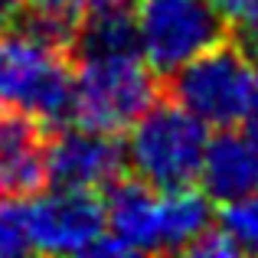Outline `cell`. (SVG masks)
<instances>
[{"label":"cell","instance_id":"cell-1","mask_svg":"<svg viewBox=\"0 0 258 258\" xmlns=\"http://www.w3.org/2000/svg\"><path fill=\"white\" fill-rule=\"evenodd\" d=\"M76 59L66 46L13 23L0 33V108L23 111L39 124L62 127L72 114Z\"/></svg>","mask_w":258,"mask_h":258},{"label":"cell","instance_id":"cell-2","mask_svg":"<svg viewBox=\"0 0 258 258\" xmlns=\"http://www.w3.org/2000/svg\"><path fill=\"white\" fill-rule=\"evenodd\" d=\"M164 95L186 108L206 127H239L245 124L248 108L258 85V56L242 39L229 33L213 49L200 52L180 66L176 72L164 76Z\"/></svg>","mask_w":258,"mask_h":258},{"label":"cell","instance_id":"cell-3","mask_svg":"<svg viewBox=\"0 0 258 258\" xmlns=\"http://www.w3.org/2000/svg\"><path fill=\"white\" fill-rule=\"evenodd\" d=\"M164 95L160 76L141 52H108L76 59L72 124L121 134Z\"/></svg>","mask_w":258,"mask_h":258},{"label":"cell","instance_id":"cell-4","mask_svg":"<svg viewBox=\"0 0 258 258\" xmlns=\"http://www.w3.org/2000/svg\"><path fill=\"white\" fill-rule=\"evenodd\" d=\"M206 124L170 98H160L131 124L124 164L157 189L196 186L206 154Z\"/></svg>","mask_w":258,"mask_h":258},{"label":"cell","instance_id":"cell-5","mask_svg":"<svg viewBox=\"0 0 258 258\" xmlns=\"http://www.w3.org/2000/svg\"><path fill=\"white\" fill-rule=\"evenodd\" d=\"M134 20L141 56L160 79L229 36L209 0H144Z\"/></svg>","mask_w":258,"mask_h":258},{"label":"cell","instance_id":"cell-6","mask_svg":"<svg viewBox=\"0 0 258 258\" xmlns=\"http://www.w3.org/2000/svg\"><path fill=\"white\" fill-rule=\"evenodd\" d=\"M33 252L43 255H92L105 239V203L95 189L56 186L36 193L26 206Z\"/></svg>","mask_w":258,"mask_h":258},{"label":"cell","instance_id":"cell-7","mask_svg":"<svg viewBox=\"0 0 258 258\" xmlns=\"http://www.w3.org/2000/svg\"><path fill=\"white\" fill-rule=\"evenodd\" d=\"M105 239L98 255L173 252L167 226V189L138 176H118L105 189Z\"/></svg>","mask_w":258,"mask_h":258},{"label":"cell","instance_id":"cell-8","mask_svg":"<svg viewBox=\"0 0 258 258\" xmlns=\"http://www.w3.org/2000/svg\"><path fill=\"white\" fill-rule=\"evenodd\" d=\"M46 167L56 186L76 189H108L118 176H124V147L118 134L92 131L82 124H62L49 131Z\"/></svg>","mask_w":258,"mask_h":258},{"label":"cell","instance_id":"cell-9","mask_svg":"<svg viewBox=\"0 0 258 258\" xmlns=\"http://www.w3.org/2000/svg\"><path fill=\"white\" fill-rule=\"evenodd\" d=\"M49 127L23 111L0 108V200H30L49 180Z\"/></svg>","mask_w":258,"mask_h":258},{"label":"cell","instance_id":"cell-10","mask_svg":"<svg viewBox=\"0 0 258 258\" xmlns=\"http://www.w3.org/2000/svg\"><path fill=\"white\" fill-rule=\"evenodd\" d=\"M200 183L213 203H235L258 193V141L248 131L222 127L206 141Z\"/></svg>","mask_w":258,"mask_h":258},{"label":"cell","instance_id":"cell-11","mask_svg":"<svg viewBox=\"0 0 258 258\" xmlns=\"http://www.w3.org/2000/svg\"><path fill=\"white\" fill-rule=\"evenodd\" d=\"M222 229L239 245V255H258V193L222 206Z\"/></svg>","mask_w":258,"mask_h":258},{"label":"cell","instance_id":"cell-12","mask_svg":"<svg viewBox=\"0 0 258 258\" xmlns=\"http://www.w3.org/2000/svg\"><path fill=\"white\" fill-rule=\"evenodd\" d=\"M235 39L258 56V0H209Z\"/></svg>","mask_w":258,"mask_h":258},{"label":"cell","instance_id":"cell-13","mask_svg":"<svg viewBox=\"0 0 258 258\" xmlns=\"http://www.w3.org/2000/svg\"><path fill=\"white\" fill-rule=\"evenodd\" d=\"M33 252L30 229H26V206L20 200H0V258Z\"/></svg>","mask_w":258,"mask_h":258},{"label":"cell","instance_id":"cell-14","mask_svg":"<svg viewBox=\"0 0 258 258\" xmlns=\"http://www.w3.org/2000/svg\"><path fill=\"white\" fill-rule=\"evenodd\" d=\"M186 252L189 255H203V258H229V255H239V245L232 242V235H229L222 226H206L186 245Z\"/></svg>","mask_w":258,"mask_h":258},{"label":"cell","instance_id":"cell-15","mask_svg":"<svg viewBox=\"0 0 258 258\" xmlns=\"http://www.w3.org/2000/svg\"><path fill=\"white\" fill-rule=\"evenodd\" d=\"M79 17H88V13H111V10H131L134 0H72Z\"/></svg>","mask_w":258,"mask_h":258},{"label":"cell","instance_id":"cell-16","mask_svg":"<svg viewBox=\"0 0 258 258\" xmlns=\"http://www.w3.org/2000/svg\"><path fill=\"white\" fill-rule=\"evenodd\" d=\"M23 13V0H0V33H7Z\"/></svg>","mask_w":258,"mask_h":258},{"label":"cell","instance_id":"cell-17","mask_svg":"<svg viewBox=\"0 0 258 258\" xmlns=\"http://www.w3.org/2000/svg\"><path fill=\"white\" fill-rule=\"evenodd\" d=\"M26 10H76L72 0H23Z\"/></svg>","mask_w":258,"mask_h":258},{"label":"cell","instance_id":"cell-18","mask_svg":"<svg viewBox=\"0 0 258 258\" xmlns=\"http://www.w3.org/2000/svg\"><path fill=\"white\" fill-rule=\"evenodd\" d=\"M245 131L258 141V85H255V98H252V108H248V118H245Z\"/></svg>","mask_w":258,"mask_h":258}]
</instances>
